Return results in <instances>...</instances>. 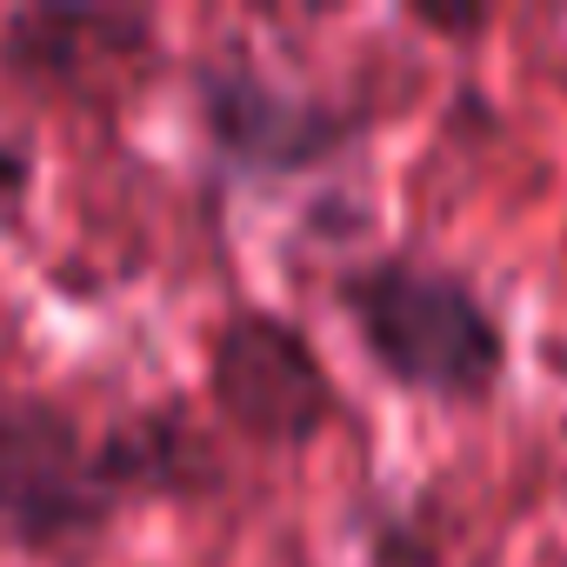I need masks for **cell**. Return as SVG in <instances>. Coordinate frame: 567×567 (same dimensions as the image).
Here are the masks:
<instances>
[{
    "instance_id": "cell-3",
    "label": "cell",
    "mask_w": 567,
    "mask_h": 567,
    "mask_svg": "<svg viewBox=\"0 0 567 567\" xmlns=\"http://www.w3.org/2000/svg\"><path fill=\"white\" fill-rule=\"evenodd\" d=\"M127 514L101 427L74 401L48 388L0 394V554L74 567L101 554Z\"/></svg>"
},
{
    "instance_id": "cell-1",
    "label": "cell",
    "mask_w": 567,
    "mask_h": 567,
    "mask_svg": "<svg viewBox=\"0 0 567 567\" xmlns=\"http://www.w3.org/2000/svg\"><path fill=\"white\" fill-rule=\"evenodd\" d=\"M361 361L408 401L481 414L514 374V328L481 280L421 247H374L328 274Z\"/></svg>"
},
{
    "instance_id": "cell-8",
    "label": "cell",
    "mask_w": 567,
    "mask_h": 567,
    "mask_svg": "<svg viewBox=\"0 0 567 567\" xmlns=\"http://www.w3.org/2000/svg\"><path fill=\"white\" fill-rule=\"evenodd\" d=\"M487 8H408V28H421V34H441V41H474V34H487Z\"/></svg>"
},
{
    "instance_id": "cell-4",
    "label": "cell",
    "mask_w": 567,
    "mask_h": 567,
    "mask_svg": "<svg viewBox=\"0 0 567 567\" xmlns=\"http://www.w3.org/2000/svg\"><path fill=\"white\" fill-rule=\"evenodd\" d=\"M200 381L220 427L260 454H308L348 414L341 381L328 374L315 334L267 301H234L207 328Z\"/></svg>"
},
{
    "instance_id": "cell-7",
    "label": "cell",
    "mask_w": 567,
    "mask_h": 567,
    "mask_svg": "<svg viewBox=\"0 0 567 567\" xmlns=\"http://www.w3.org/2000/svg\"><path fill=\"white\" fill-rule=\"evenodd\" d=\"M34 187H41V154H34V141H28V134H14L8 121H0V234L21 227V214H28Z\"/></svg>"
},
{
    "instance_id": "cell-6",
    "label": "cell",
    "mask_w": 567,
    "mask_h": 567,
    "mask_svg": "<svg viewBox=\"0 0 567 567\" xmlns=\"http://www.w3.org/2000/svg\"><path fill=\"white\" fill-rule=\"evenodd\" d=\"M101 447L107 467L127 494V507H187V501H214L227 487V461L214 447V434L181 408V401H134L121 414L101 421Z\"/></svg>"
},
{
    "instance_id": "cell-5",
    "label": "cell",
    "mask_w": 567,
    "mask_h": 567,
    "mask_svg": "<svg viewBox=\"0 0 567 567\" xmlns=\"http://www.w3.org/2000/svg\"><path fill=\"white\" fill-rule=\"evenodd\" d=\"M161 61V14L147 8H14L0 21V74L41 94H127Z\"/></svg>"
},
{
    "instance_id": "cell-2",
    "label": "cell",
    "mask_w": 567,
    "mask_h": 567,
    "mask_svg": "<svg viewBox=\"0 0 567 567\" xmlns=\"http://www.w3.org/2000/svg\"><path fill=\"white\" fill-rule=\"evenodd\" d=\"M187 121L200 141V161L220 174V187H295L348 167L361 141L374 134V107L301 87L280 68H267L240 41H214L187 68Z\"/></svg>"
}]
</instances>
